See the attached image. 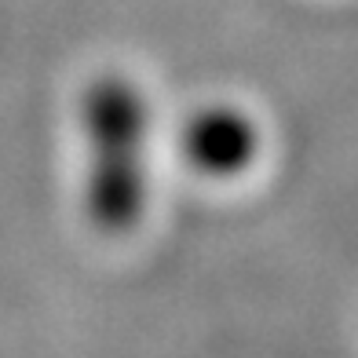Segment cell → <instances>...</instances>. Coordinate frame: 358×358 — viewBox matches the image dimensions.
Instances as JSON below:
<instances>
[{"instance_id":"1","label":"cell","mask_w":358,"mask_h":358,"mask_svg":"<svg viewBox=\"0 0 358 358\" xmlns=\"http://www.w3.org/2000/svg\"><path fill=\"white\" fill-rule=\"evenodd\" d=\"M80 124L88 139V220L110 234L128 231L146 208V99L128 77L103 73L85 88Z\"/></svg>"},{"instance_id":"2","label":"cell","mask_w":358,"mask_h":358,"mask_svg":"<svg viewBox=\"0 0 358 358\" xmlns=\"http://www.w3.org/2000/svg\"><path fill=\"white\" fill-rule=\"evenodd\" d=\"M259 146V132L249 121V113H241L238 106H205L198 113H190V121L183 128V157L190 169H198L205 176H238L241 169L252 165Z\"/></svg>"}]
</instances>
